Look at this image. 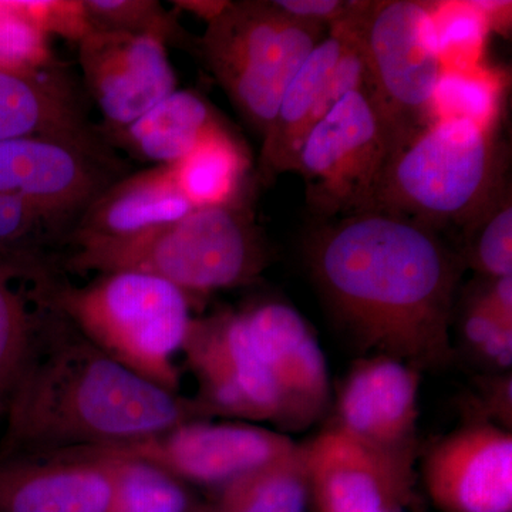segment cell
<instances>
[{"mask_svg":"<svg viewBox=\"0 0 512 512\" xmlns=\"http://www.w3.org/2000/svg\"><path fill=\"white\" fill-rule=\"evenodd\" d=\"M308 261L360 352L417 370L451 362L450 326L466 264L439 232L383 211L357 212L319 222Z\"/></svg>","mask_w":512,"mask_h":512,"instance_id":"cell-1","label":"cell"},{"mask_svg":"<svg viewBox=\"0 0 512 512\" xmlns=\"http://www.w3.org/2000/svg\"><path fill=\"white\" fill-rule=\"evenodd\" d=\"M45 309L35 352L3 413L0 457L131 443L212 417L198 397L131 372Z\"/></svg>","mask_w":512,"mask_h":512,"instance_id":"cell-2","label":"cell"},{"mask_svg":"<svg viewBox=\"0 0 512 512\" xmlns=\"http://www.w3.org/2000/svg\"><path fill=\"white\" fill-rule=\"evenodd\" d=\"M507 167L494 131L434 120L393 148L369 210L464 232L508 188Z\"/></svg>","mask_w":512,"mask_h":512,"instance_id":"cell-3","label":"cell"},{"mask_svg":"<svg viewBox=\"0 0 512 512\" xmlns=\"http://www.w3.org/2000/svg\"><path fill=\"white\" fill-rule=\"evenodd\" d=\"M33 285L40 305L66 319L111 359L178 393L175 357L183 352L194 319L187 293L138 272L99 274L84 286L67 284L57 276Z\"/></svg>","mask_w":512,"mask_h":512,"instance_id":"cell-4","label":"cell"},{"mask_svg":"<svg viewBox=\"0 0 512 512\" xmlns=\"http://www.w3.org/2000/svg\"><path fill=\"white\" fill-rule=\"evenodd\" d=\"M268 249L245 202L195 208L187 217L121 241L74 245L72 272H138L201 295L255 281Z\"/></svg>","mask_w":512,"mask_h":512,"instance_id":"cell-5","label":"cell"},{"mask_svg":"<svg viewBox=\"0 0 512 512\" xmlns=\"http://www.w3.org/2000/svg\"><path fill=\"white\" fill-rule=\"evenodd\" d=\"M328 30L274 2L225 3L208 20L198 49L235 109L264 137L293 77Z\"/></svg>","mask_w":512,"mask_h":512,"instance_id":"cell-6","label":"cell"},{"mask_svg":"<svg viewBox=\"0 0 512 512\" xmlns=\"http://www.w3.org/2000/svg\"><path fill=\"white\" fill-rule=\"evenodd\" d=\"M362 42L370 97L393 148L431 123V101L443 72L430 2H366ZM393 151V150H392Z\"/></svg>","mask_w":512,"mask_h":512,"instance_id":"cell-7","label":"cell"},{"mask_svg":"<svg viewBox=\"0 0 512 512\" xmlns=\"http://www.w3.org/2000/svg\"><path fill=\"white\" fill-rule=\"evenodd\" d=\"M392 150L389 130L366 93H349L316 123L296 171L318 222L369 210Z\"/></svg>","mask_w":512,"mask_h":512,"instance_id":"cell-8","label":"cell"},{"mask_svg":"<svg viewBox=\"0 0 512 512\" xmlns=\"http://www.w3.org/2000/svg\"><path fill=\"white\" fill-rule=\"evenodd\" d=\"M127 174L126 161L100 133L89 138L0 141V192L32 201L67 237L101 192Z\"/></svg>","mask_w":512,"mask_h":512,"instance_id":"cell-9","label":"cell"},{"mask_svg":"<svg viewBox=\"0 0 512 512\" xmlns=\"http://www.w3.org/2000/svg\"><path fill=\"white\" fill-rule=\"evenodd\" d=\"M298 444L248 423L192 421L156 436L76 453L138 458L170 471L184 483L222 488L274 463Z\"/></svg>","mask_w":512,"mask_h":512,"instance_id":"cell-10","label":"cell"},{"mask_svg":"<svg viewBox=\"0 0 512 512\" xmlns=\"http://www.w3.org/2000/svg\"><path fill=\"white\" fill-rule=\"evenodd\" d=\"M420 370L383 355L359 359L340 387L332 427L414 477Z\"/></svg>","mask_w":512,"mask_h":512,"instance_id":"cell-11","label":"cell"},{"mask_svg":"<svg viewBox=\"0 0 512 512\" xmlns=\"http://www.w3.org/2000/svg\"><path fill=\"white\" fill-rule=\"evenodd\" d=\"M239 315L278 394L276 426L308 429L325 412L330 394L328 365L311 326L284 302L258 303Z\"/></svg>","mask_w":512,"mask_h":512,"instance_id":"cell-12","label":"cell"},{"mask_svg":"<svg viewBox=\"0 0 512 512\" xmlns=\"http://www.w3.org/2000/svg\"><path fill=\"white\" fill-rule=\"evenodd\" d=\"M183 353L200 382L198 399L212 417L278 423V394L239 312L192 319Z\"/></svg>","mask_w":512,"mask_h":512,"instance_id":"cell-13","label":"cell"},{"mask_svg":"<svg viewBox=\"0 0 512 512\" xmlns=\"http://www.w3.org/2000/svg\"><path fill=\"white\" fill-rule=\"evenodd\" d=\"M84 89L103 128L133 123L177 90L167 46L150 36L90 30L79 42Z\"/></svg>","mask_w":512,"mask_h":512,"instance_id":"cell-14","label":"cell"},{"mask_svg":"<svg viewBox=\"0 0 512 512\" xmlns=\"http://www.w3.org/2000/svg\"><path fill=\"white\" fill-rule=\"evenodd\" d=\"M424 484L441 512H512V436L474 421L437 441L423 463Z\"/></svg>","mask_w":512,"mask_h":512,"instance_id":"cell-15","label":"cell"},{"mask_svg":"<svg viewBox=\"0 0 512 512\" xmlns=\"http://www.w3.org/2000/svg\"><path fill=\"white\" fill-rule=\"evenodd\" d=\"M303 451L316 512H397L412 500L414 477L335 427Z\"/></svg>","mask_w":512,"mask_h":512,"instance_id":"cell-16","label":"cell"},{"mask_svg":"<svg viewBox=\"0 0 512 512\" xmlns=\"http://www.w3.org/2000/svg\"><path fill=\"white\" fill-rule=\"evenodd\" d=\"M330 26L282 97L278 111L262 137L258 177L268 184L278 175L296 171L299 151L309 131L350 92L348 83L336 73L343 50L348 46L357 12Z\"/></svg>","mask_w":512,"mask_h":512,"instance_id":"cell-17","label":"cell"},{"mask_svg":"<svg viewBox=\"0 0 512 512\" xmlns=\"http://www.w3.org/2000/svg\"><path fill=\"white\" fill-rule=\"evenodd\" d=\"M106 458L63 453L0 457V512H107Z\"/></svg>","mask_w":512,"mask_h":512,"instance_id":"cell-18","label":"cell"},{"mask_svg":"<svg viewBox=\"0 0 512 512\" xmlns=\"http://www.w3.org/2000/svg\"><path fill=\"white\" fill-rule=\"evenodd\" d=\"M194 207L178 190L168 165L124 175L87 207L67 242L121 241L187 217Z\"/></svg>","mask_w":512,"mask_h":512,"instance_id":"cell-19","label":"cell"},{"mask_svg":"<svg viewBox=\"0 0 512 512\" xmlns=\"http://www.w3.org/2000/svg\"><path fill=\"white\" fill-rule=\"evenodd\" d=\"M86 96L62 64L35 73L0 70V141L97 136Z\"/></svg>","mask_w":512,"mask_h":512,"instance_id":"cell-20","label":"cell"},{"mask_svg":"<svg viewBox=\"0 0 512 512\" xmlns=\"http://www.w3.org/2000/svg\"><path fill=\"white\" fill-rule=\"evenodd\" d=\"M222 121L200 93L175 90L133 123L119 128L96 124L114 150L154 165H171L187 156Z\"/></svg>","mask_w":512,"mask_h":512,"instance_id":"cell-21","label":"cell"},{"mask_svg":"<svg viewBox=\"0 0 512 512\" xmlns=\"http://www.w3.org/2000/svg\"><path fill=\"white\" fill-rule=\"evenodd\" d=\"M168 167L194 210L244 202L251 157L224 123L212 127L187 156Z\"/></svg>","mask_w":512,"mask_h":512,"instance_id":"cell-22","label":"cell"},{"mask_svg":"<svg viewBox=\"0 0 512 512\" xmlns=\"http://www.w3.org/2000/svg\"><path fill=\"white\" fill-rule=\"evenodd\" d=\"M28 278L33 276L25 268L0 259V417L29 365L45 322V306L32 311V289L20 286Z\"/></svg>","mask_w":512,"mask_h":512,"instance_id":"cell-23","label":"cell"},{"mask_svg":"<svg viewBox=\"0 0 512 512\" xmlns=\"http://www.w3.org/2000/svg\"><path fill=\"white\" fill-rule=\"evenodd\" d=\"M309 500L303 446L220 490L207 512H306Z\"/></svg>","mask_w":512,"mask_h":512,"instance_id":"cell-24","label":"cell"},{"mask_svg":"<svg viewBox=\"0 0 512 512\" xmlns=\"http://www.w3.org/2000/svg\"><path fill=\"white\" fill-rule=\"evenodd\" d=\"M99 457L106 458L110 467L107 512H207L188 490L187 483L163 467L138 458Z\"/></svg>","mask_w":512,"mask_h":512,"instance_id":"cell-25","label":"cell"},{"mask_svg":"<svg viewBox=\"0 0 512 512\" xmlns=\"http://www.w3.org/2000/svg\"><path fill=\"white\" fill-rule=\"evenodd\" d=\"M67 241L60 228L42 208L12 192H0V259L22 266L36 278L55 275L47 262L45 248Z\"/></svg>","mask_w":512,"mask_h":512,"instance_id":"cell-26","label":"cell"},{"mask_svg":"<svg viewBox=\"0 0 512 512\" xmlns=\"http://www.w3.org/2000/svg\"><path fill=\"white\" fill-rule=\"evenodd\" d=\"M501 87L497 74L483 66L443 69L431 101V120L463 119L495 131Z\"/></svg>","mask_w":512,"mask_h":512,"instance_id":"cell-27","label":"cell"},{"mask_svg":"<svg viewBox=\"0 0 512 512\" xmlns=\"http://www.w3.org/2000/svg\"><path fill=\"white\" fill-rule=\"evenodd\" d=\"M443 69L481 66L491 20L477 2L431 3Z\"/></svg>","mask_w":512,"mask_h":512,"instance_id":"cell-28","label":"cell"},{"mask_svg":"<svg viewBox=\"0 0 512 512\" xmlns=\"http://www.w3.org/2000/svg\"><path fill=\"white\" fill-rule=\"evenodd\" d=\"M84 15L92 30L150 36L165 46L187 47L190 36L171 13L154 0H84Z\"/></svg>","mask_w":512,"mask_h":512,"instance_id":"cell-29","label":"cell"},{"mask_svg":"<svg viewBox=\"0 0 512 512\" xmlns=\"http://www.w3.org/2000/svg\"><path fill=\"white\" fill-rule=\"evenodd\" d=\"M464 264L488 279L512 275V201L505 188L480 218L464 231Z\"/></svg>","mask_w":512,"mask_h":512,"instance_id":"cell-30","label":"cell"},{"mask_svg":"<svg viewBox=\"0 0 512 512\" xmlns=\"http://www.w3.org/2000/svg\"><path fill=\"white\" fill-rule=\"evenodd\" d=\"M49 35L20 2H0V70L35 73L56 66Z\"/></svg>","mask_w":512,"mask_h":512,"instance_id":"cell-31","label":"cell"},{"mask_svg":"<svg viewBox=\"0 0 512 512\" xmlns=\"http://www.w3.org/2000/svg\"><path fill=\"white\" fill-rule=\"evenodd\" d=\"M461 336L467 348L473 350L485 365L497 370L512 365V326L504 323L474 293L460 320Z\"/></svg>","mask_w":512,"mask_h":512,"instance_id":"cell-32","label":"cell"},{"mask_svg":"<svg viewBox=\"0 0 512 512\" xmlns=\"http://www.w3.org/2000/svg\"><path fill=\"white\" fill-rule=\"evenodd\" d=\"M274 3L276 8L284 10L293 18L330 28L339 20L348 18L359 2H345V0H276Z\"/></svg>","mask_w":512,"mask_h":512,"instance_id":"cell-33","label":"cell"},{"mask_svg":"<svg viewBox=\"0 0 512 512\" xmlns=\"http://www.w3.org/2000/svg\"><path fill=\"white\" fill-rule=\"evenodd\" d=\"M477 293L498 318L512 326V275L490 279Z\"/></svg>","mask_w":512,"mask_h":512,"instance_id":"cell-34","label":"cell"},{"mask_svg":"<svg viewBox=\"0 0 512 512\" xmlns=\"http://www.w3.org/2000/svg\"><path fill=\"white\" fill-rule=\"evenodd\" d=\"M397 512H402V511H397Z\"/></svg>","mask_w":512,"mask_h":512,"instance_id":"cell-35","label":"cell"}]
</instances>
